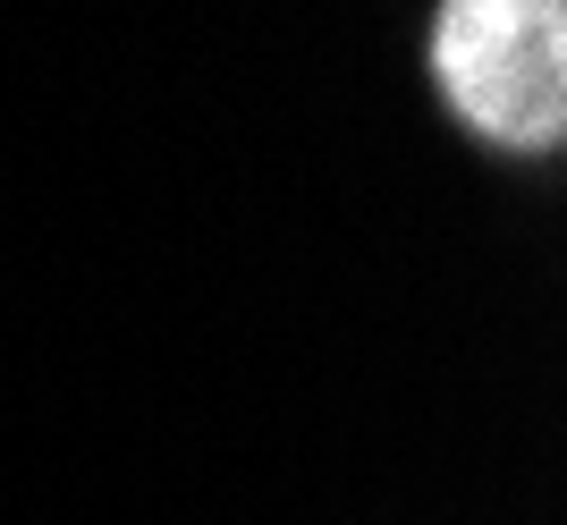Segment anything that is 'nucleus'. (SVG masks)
I'll use <instances>...</instances> for the list:
<instances>
[{"label":"nucleus","instance_id":"obj_1","mask_svg":"<svg viewBox=\"0 0 567 525\" xmlns=\"http://www.w3.org/2000/svg\"><path fill=\"white\" fill-rule=\"evenodd\" d=\"M432 76L474 136L550 153L567 136V0H441Z\"/></svg>","mask_w":567,"mask_h":525}]
</instances>
